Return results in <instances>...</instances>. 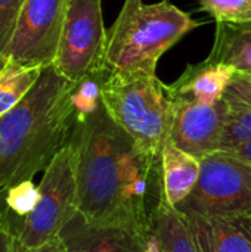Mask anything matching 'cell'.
Returning <instances> with one entry per match:
<instances>
[{"mask_svg": "<svg viewBox=\"0 0 251 252\" xmlns=\"http://www.w3.org/2000/svg\"><path fill=\"white\" fill-rule=\"evenodd\" d=\"M70 142L75 152L77 211L93 223L152 229L148 196L160 158L145 154L114 123L102 100L77 117Z\"/></svg>", "mask_w": 251, "mask_h": 252, "instance_id": "6da1fadb", "label": "cell"}, {"mask_svg": "<svg viewBox=\"0 0 251 252\" xmlns=\"http://www.w3.org/2000/svg\"><path fill=\"white\" fill-rule=\"evenodd\" d=\"M74 81L44 66L28 94L0 117V189H9L44 171L65 148L77 123Z\"/></svg>", "mask_w": 251, "mask_h": 252, "instance_id": "7a4b0ae2", "label": "cell"}, {"mask_svg": "<svg viewBox=\"0 0 251 252\" xmlns=\"http://www.w3.org/2000/svg\"><path fill=\"white\" fill-rule=\"evenodd\" d=\"M200 25V21L169 0L151 4L143 0H126L107 31V65L111 69L157 74L160 58Z\"/></svg>", "mask_w": 251, "mask_h": 252, "instance_id": "3957f363", "label": "cell"}, {"mask_svg": "<svg viewBox=\"0 0 251 252\" xmlns=\"http://www.w3.org/2000/svg\"><path fill=\"white\" fill-rule=\"evenodd\" d=\"M102 102L114 123L145 154L160 158L172 131L173 102L157 74L109 68Z\"/></svg>", "mask_w": 251, "mask_h": 252, "instance_id": "277c9868", "label": "cell"}, {"mask_svg": "<svg viewBox=\"0 0 251 252\" xmlns=\"http://www.w3.org/2000/svg\"><path fill=\"white\" fill-rule=\"evenodd\" d=\"M37 188V204L25 219L15 221L9 214L16 241L25 250L38 248L58 238L62 227L77 213L75 152L71 142L44 168Z\"/></svg>", "mask_w": 251, "mask_h": 252, "instance_id": "5b68a950", "label": "cell"}, {"mask_svg": "<svg viewBox=\"0 0 251 252\" xmlns=\"http://www.w3.org/2000/svg\"><path fill=\"white\" fill-rule=\"evenodd\" d=\"M200 161L198 182L176 208L207 217H251V164L223 151Z\"/></svg>", "mask_w": 251, "mask_h": 252, "instance_id": "8992f818", "label": "cell"}, {"mask_svg": "<svg viewBox=\"0 0 251 252\" xmlns=\"http://www.w3.org/2000/svg\"><path fill=\"white\" fill-rule=\"evenodd\" d=\"M107 38L101 0H70L53 66L74 83L107 68Z\"/></svg>", "mask_w": 251, "mask_h": 252, "instance_id": "52a82bcc", "label": "cell"}, {"mask_svg": "<svg viewBox=\"0 0 251 252\" xmlns=\"http://www.w3.org/2000/svg\"><path fill=\"white\" fill-rule=\"evenodd\" d=\"M70 0H25L4 53L22 66L55 62Z\"/></svg>", "mask_w": 251, "mask_h": 252, "instance_id": "ba28073f", "label": "cell"}, {"mask_svg": "<svg viewBox=\"0 0 251 252\" xmlns=\"http://www.w3.org/2000/svg\"><path fill=\"white\" fill-rule=\"evenodd\" d=\"M173 123L169 140L201 159L220 149L229 106L225 100L203 105L188 99H172Z\"/></svg>", "mask_w": 251, "mask_h": 252, "instance_id": "9c48e42d", "label": "cell"}, {"mask_svg": "<svg viewBox=\"0 0 251 252\" xmlns=\"http://www.w3.org/2000/svg\"><path fill=\"white\" fill-rule=\"evenodd\" d=\"M152 229L121 223H93L78 211L58 238L67 252H142Z\"/></svg>", "mask_w": 251, "mask_h": 252, "instance_id": "30bf717a", "label": "cell"}, {"mask_svg": "<svg viewBox=\"0 0 251 252\" xmlns=\"http://www.w3.org/2000/svg\"><path fill=\"white\" fill-rule=\"evenodd\" d=\"M234 74L232 66L210 59L189 63L182 75L167 86V93L170 99H188L203 105H215L223 100Z\"/></svg>", "mask_w": 251, "mask_h": 252, "instance_id": "8fae6325", "label": "cell"}, {"mask_svg": "<svg viewBox=\"0 0 251 252\" xmlns=\"http://www.w3.org/2000/svg\"><path fill=\"white\" fill-rule=\"evenodd\" d=\"M185 216L203 252H251V217Z\"/></svg>", "mask_w": 251, "mask_h": 252, "instance_id": "7c38bea8", "label": "cell"}, {"mask_svg": "<svg viewBox=\"0 0 251 252\" xmlns=\"http://www.w3.org/2000/svg\"><path fill=\"white\" fill-rule=\"evenodd\" d=\"M160 164L163 196L170 205L178 207L194 190L200 177L201 161L167 140L161 149Z\"/></svg>", "mask_w": 251, "mask_h": 252, "instance_id": "4fadbf2b", "label": "cell"}, {"mask_svg": "<svg viewBox=\"0 0 251 252\" xmlns=\"http://www.w3.org/2000/svg\"><path fill=\"white\" fill-rule=\"evenodd\" d=\"M152 232L163 252H203L186 216L166 201L163 190L152 211Z\"/></svg>", "mask_w": 251, "mask_h": 252, "instance_id": "5bb4252c", "label": "cell"}, {"mask_svg": "<svg viewBox=\"0 0 251 252\" xmlns=\"http://www.w3.org/2000/svg\"><path fill=\"white\" fill-rule=\"evenodd\" d=\"M207 59L251 72V24L217 22L215 43Z\"/></svg>", "mask_w": 251, "mask_h": 252, "instance_id": "9a60e30c", "label": "cell"}, {"mask_svg": "<svg viewBox=\"0 0 251 252\" xmlns=\"http://www.w3.org/2000/svg\"><path fill=\"white\" fill-rule=\"evenodd\" d=\"M43 68L9 62L0 75V117L13 109L34 87Z\"/></svg>", "mask_w": 251, "mask_h": 252, "instance_id": "2e32d148", "label": "cell"}, {"mask_svg": "<svg viewBox=\"0 0 251 252\" xmlns=\"http://www.w3.org/2000/svg\"><path fill=\"white\" fill-rule=\"evenodd\" d=\"M200 6L216 22L251 24V0H200Z\"/></svg>", "mask_w": 251, "mask_h": 252, "instance_id": "e0dca14e", "label": "cell"}, {"mask_svg": "<svg viewBox=\"0 0 251 252\" xmlns=\"http://www.w3.org/2000/svg\"><path fill=\"white\" fill-rule=\"evenodd\" d=\"M38 199V188L33 185L31 180L22 182L7 189L6 193V205L7 211L16 220L25 219L33 208L36 207Z\"/></svg>", "mask_w": 251, "mask_h": 252, "instance_id": "ac0fdd59", "label": "cell"}, {"mask_svg": "<svg viewBox=\"0 0 251 252\" xmlns=\"http://www.w3.org/2000/svg\"><path fill=\"white\" fill-rule=\"evenodd\" d=\"M247 142H251V111L229 109V117L219 151H228Z\"/></svg>", "mask_w": 251, "mask_h": 252, "instance_id": "d6986e66", "label": "cell"}, {"mask_svg": "<svg viewBox=\"0 0 251 252\" xmlns=\"http://www.w3.org/2000/svg\"><path fill=\"white\" fill-rule=\"evenodd\" d=\"M223 100L232 111H251V72L235 71Z\"/></svg>", "mask_w": 251, "mask_h": 252, "instance_id": "ffe728a7", "label": "cell"}, {"mask_svg": "<svg viewBox=\"0 0 251 252\" xmlns=\"http://www.w3.org/2000/svg\"><path fill=\"white\" fill-rule=\"evenodd\" d=\"M24 3L25 0H0V52L6 50Z\"/></svg>", "mask_w": 251, "mask_h": 252, "instance_id": "44dd1931", "label": "cell"}, {"mask_svg": "<svg viewBox=\"0 0 251 252\" xmlns=\"http://www.w3.org/2000/svg\"><path fill=\"white\" fill-rule=\"evenodd\" d=\"M15 244H16V235L9 213L6 211L4 217L0 221V252H15Z\"/></svg>", "mask_w": 251, "mask_h": 252, "instance_id": "7402d4cb", "label": "cell"}, {"mask_svg": "<svg viewBox=\"0 0 251 252\" xmlns=\"http://www.w3.org/2000/svg\"><path fill=\"white\" fill-rule=\"evenodd\" d=\"M15 252H67V251H65V248H64L62 242L59 241V238H55L53 241H50V242H47V244H44V245L38 247V248H33V250H25V248H22V247L18 244V241H16V244H15Z\"/></svg>", "mask_w": 251, "mask_h": 252, "instance_id": "603a6c76", "label": "cell"}, {"mask_svg": "<svg viewBox=\"0 0 251 252\" xmlns=\"http://www.w3.org/2000/svg\"><path fill=\"white\" fill-rule=\"evenodd\" d=\"M223 152H228L232 157H235V158H238L247 164H251V142H247L241 146H237V148H232V149H228Z\"/></svg>", "mask_w": 251, "mask_h": 252, "instance_id": "cb8c5ba5", "label": "cell"}, {"mask_svg": "<svg viewBox=\"0 0 251 252\" xmlns=\"http://www.w3.org/2000/svg\"><path fill=\"white\" fill-rule=\"evenodd\" d=\"M142 252H163L158 241H157V238H155V235H154V232H151L149 236L146 238L145 245L142 248Z\"/></svg>", "mask_w": 251, "mask_h": 252, "instance_id": "d4e9b609", "label": "cell"}, {"mask_svg": "<svg viewBox=\"0 0 251 252\" xmlns=\"http://www.w3.org/2000/svg\"><path fill=\"white\" fill-rule=\"evenodd\" d=\"M6 189H0V221L4 217L6 211H7V205H6Z\"/></svg>", "mask_w": 251, "mask_h": 252, "instance_id": "484cf974", "label": "cell"}, {"mask_svg": "<svg viewBox=\"0 0 251 252\" xmlns=\"http://www.w3.org/2000/svg\"><path fill=\"white\" fill-rule=\"evenodd\" d=\"M9 62H10L9 56H7L4 52H0V75H1L3 71L6 69V66L9 65Z\"/></svg>", "mask_w": 251, "mask_h": 252, "instance_id": "4316f807", "label": "cell"}]
</instances>
